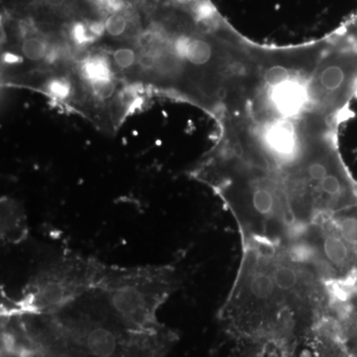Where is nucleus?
<instances>
[{"label": "nucleus", "instance_id": "10", "mask_svg": "<svg viewBox=\"0 0 357 357\" xmlns=\"http://www.w3.org/2000/svg\"><path fill=\"white\" fill-rule=\"evenodd\" d=\"M21 52L28 60L37 62L46 57L48 54V45L40 37L29 36L22 42Z\"/></svg>", "mask_w": 357, "mask_h": 357}, {"label": "nucleus", "instance_id": "15", "mask_svg": "<svg viewBox=\"0 0 357 357\" xmlns=\"http://www.w3.org/2000/svg\"><path fill=\"white\" fill-rule=\"evenodd\" d=\"M340 35L345 40L357 46V15L351 20V22L347 25L344 31Z\"/></svg>", "mask_w": 357, "mask_h": 357}, {"label": "nucleus", "instance_id": "8", "mask_svg": "<svg viewBox=\"0 0 357 357\" xmlns=\"http://www.w3.org/2000/svg\"><path fill=\"white\" fill-rule=\"evenodd\" d=\"M335 225L340 236L351 248L357 250V215L342 213L335 217Z\"/></svg>", "mask_w": 357, "mask_h": 357}, {"label": "nucleus", "instance_id": "6", "mask_svg": "<svg viewBox=\"0 0 357 357\" xmlns=\"http://www.w3.org/2000/svg\"><path fill=\"white\" fill-rule=\"evenodd\" d=\"M232 342L227 357H349L333 318L310 330Z\"/></svg>", "mask_w": 357, "mask_h": 357}, {"label": "nucleus", "instance_id": "12", "mask_svg": "<svg viewBox=\"0 0 357 357\" xmlns=\"http://www.w3.org/2000/svg\"><path fill=\"white\" fill-rule=\"evenodd\" d=\"M91 86L95 95L102 100L110 98L115 91V83L112 77L91 82Z\"/></svg>", "mask_w": 357, "mask_h": 357}, {"label": "nucleus", "instance_id": "14", "mask_svg": "<svg viewBox=\"0 0 357 357\" xmlns=\"http://www.w3.org/2000/svg\"><path fill=\"white\" fill-rule=\"evenodd\" d=\"M48 91L52 96L65 100L70 93V84L66 79H53L48 84Z\"/></svg>", "mask_w": 357, "mask_h": 357}, {"label": "nucleus", "instance_id": "3", "mask_svg": "<svg viewBox=\"0 0 357 357\" xmlns=\"http://www.w3.org/2000/svg\"><path fill=\"white\" fill-rule=\"evenodd\" d=\"M38 317L66 357H164L178 338L167 326L157 332L128 328L96 291L57 314Z\"/></svg>", "mask_w": 357, "mask_h": 357}, {"label": "nucleus", "instance_id": "13", "mask_svg": "<svg viewBox=\"0 0 357 357\" xmlns=\"http://www.w3.org/2000/svg\"><path fill=\"white\" fill-rule=\"evenodd\" d=\"M114 64L121 70H128L136 62V54L130 48H119L114 53Z\"/></svg>", "mask_w": 357, "mask_h": 357}, {"label": "nucleus", "instance_id": "5", "mask_svg": "<svg viewBox=\"0 0 357 357\" xmlns=\"http://www.w3.org/2000/svg\"><path fill=\"white\" fill-rule=\"evenodd\" d=\"M107 266L89 256H59L31 277L18 297L2 301L1 317L57 314L96 291Z\"/></svg>", "mask_w": 357, "mask_h": 357}, {"label": "nucleus", "instance_id": "9", "mask_svg": "<svg viewBox=\"0 0 357 357\" xmlns=\"http://www.w3.org/2000/svg\"><path fill=\"white\" fill-rule=\"evenodd\" d=\"M84 75L89 82L112 77V70L107 59L102 56L91 57L84 63Z\"/></svg>", "mask_w": 357, "mask_h": 357}, {"label": "nucleus", "instance_id": "4", "mask_svg": "<svg viewBox=\"0 0 357 357\" xmlns=\"http://www.w3.org/2000/svg\"><path fill=\"white\" fill-rule=\"evenodd\" d=\"M178 270L171 264L107 266L96 289L100 299L123 325L143 332L163 330L160 307L180 287Z\"/></svg>", "mask_w": 357, "mask_h": 357}, {"label": "nucleus", "instance_id": "1", "mask_svg": "<svg viewBox=\"0 0 357 357\" xmlns=\"http://www.w3.org/2000/svg\"><path fill=\"white\" fill-rule=\"evenodd\" d=\"M340 91L311 68L277 64L229 112L225 154L269 184L289 189L337 166Z\"/></svg>", "mask_w": 357, "mask_h": 357}, {"label": "nucleus", "instance_id": "7", "mask_svg": "<svg viewBox=\"0 0 357 357\" xmlns=\"http://www.w3.org/2000/svg\"><path fill=\"white\" fill-rule=\"evenodd\" d=\"M28 227L24 213L20 206L13 204H2L1 238L8 243H20L27 236Z\"/></svg>", "mask_w": 357, "mask_h": 357}, {"label": "nucleus", "instance_id": "11", "mask_svg": "<svg viewBox=\"0 0 357 357\" xmlns=\"http://www.w3.org/2000/svg\"><path fill=\"white\" fill-rule=\"evenodd\" d=\"M128 18L121 13H114L105 20V32L112 37H121L128 30Z\"/></svg>", "mask_w": 357, "mask_h": 357}, {"label": "nucleus", "instance_id": "2", "mask_svg": "<svg viewBox=\"0 0 357 357\" xmlns=\"http://www.w3.org/2000/svg\"><path fill=\"white\" fill-rule=\"evenodd\" d=\"M330 288L316 270L282 250L243 248L234 285L218 314L234 340L310 330L333 316Z\"/></svg>", "mask_w": 357, "mask_h": 357}, {"label": "nucleus", "instance_id": "16", "mask_svg": "<svg viewBox=\"0 0 357 357\" xmlns=\"http://www.w3.org/2000/svg\"><path fill=\"white\" fill-rule=\"evenodd\" d=\"M139 63L145 69H151L154 67L156 61H155L153 56L146 54V55L141 56Z\"/></svg>", "mask_w": 357, "mask_h": 357}]
</instances>
